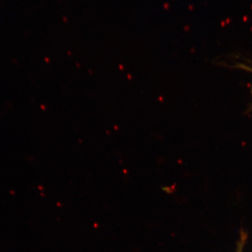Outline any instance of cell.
I'll list each match as a JSON object with an SVG mask.
<instances>
[{
  "mask_svg": "<svg viewBox=\"0 0 252 252\" xmlns=\"http://www.w3.org/2000/svg\"><path fill=\"white\" fill-rule=\"evenodd\" d=\"M251 109H252V107H251Z\"/></svg>",
  "mask_w": 252,
  "mask_h": 252,
  "instance_id": "obj_1",
  "label": "cell"
}]
</instances>
